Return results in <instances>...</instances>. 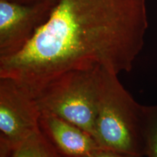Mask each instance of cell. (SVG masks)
<instances>
[{
    "label": "cell",
    "instance_id": "8",
    "mask_svg": "<svg viewBox=\"0 0 157 157\" xmlns=\"http://www.w3.org/2000/svg\"><path fill=\"white\" fill-rule=\"evenodd\" d=\"M145 157H157V105H146Z\"/></svg>",
    "mask_w": 157,
    "mask_h": 157
},
{
    "label": "cell",
    "instance_id": "4",
    "mask_svg": "<svg viewBox=\"0 0 157 157\" xmlns=\"http://www.w3.org/2000/svg\"><path fill=\"white\" fill-rule=\"evenodd\" d=\"M34 98L14 79L0 78V150L12 153L39 129Z\"/></svg>",
    "mask_w": 157,
    "mask_h": 157
},
{
    "label": "cell",
    "instance_id": "7",
    "mask_svg": "<svg viewBox=\"0 0 157 157\" xmlns=\"http://www.w3.org/2000/svg\"><path fill=\"white\" fill-rule=\"evenodd\" d=\"M10 157H63L40 130L37 129L11 153Z\"/></svg>",
    "mask_w": 157,
    "mask_h": 157
},
{
    "label": "cell",
    "instance_id": "3",
    "mask_svg": "<svg viewBox=\"0 0 157 157\" xmlns=\"http://www.w3.org/2000/svg\"><path fill=\"white\" fill-rule=\"evenodd\" d=\"M107 71L102 67L69 71L51 79L31 95L40 113L62 118L94 137Z\"/></svg>",
    "mask_w": 157,
    "mask_h": 157
},
{
    "label": "cell",
    "instance_id": "1",
    "mask_svg": "<svg viewBox=\"0 0 157 157\" xmlns=\"http://www.w3.org/2000/svg\"><path fill=\"white\" fill-rule=\"evenodd\" d=\"M148 27L146 0H58L24 48L0 59V78L32 94L71 70L129 72Z\"/></svg>",
    "mask_w": 157,
    "mask_h": 157
},
{
    "label": "cell",
    "instance_id": "6",
    "mask_svg": "<svg viewBox=\"0 0 157 157\" xmlns=\"http://www.w3.org/2000/svg\"><path fill=\"white\" fill-rule=\"evenodd\" d=\"M39 125L44 136L63 157H82L101 148L93 135L52 113H41Z\"/></svg>",
    "mask_w": 157,
    "mask_h": 157
},
{
    "label": "cell",
    "instance_id": "9",
    "mask_svg": "<svg viewBox=\"0 0 157 157\" xmlns=\"http://www.w3.org/2000/svg\"><path fill=\"white\" fill-rule=\"evenodd\" d=\"M82 157H144L140 156H135V155L124 154V153L115 151L110 150L103 148H100L93 151Z\"/></svg>",
    "mask_w": 157,
    "mask_h": 157
},
{
    "label": "cell",
    "instance_id": "5",
    "mask_svg": "<svg viewBox=\"0 0 157 157\" xmlns=\"http://www.w3.org/2000/svg\"><path fill=\"white\" fill-rule=\"evenodd\" d=\"M55 5L0 0V59L22 50L48 20Z\"/></svg>",
    "mask_w": 157,
    "mask_h": 157
},
{
    "label": "cell",
    "instance_id": "2",
    "mask_svg": "<svg viewBox=\"0 0 157 157\" xmlns=\"http://www.w3.org/2000/svg\"><path fill=\"white\" fill-rule=\"evenodd\" d=\"M117 76L105 74L94 137L101 148L145 157L146 105L135 101Z\"/></svg>",
    "mask_w": 157,
    "mask_h": 157
},
{
    "label": "cell",
    "instance_id": "10",
    "mask_svg": "<svg viewBox=\"0 0 157 157\" xmlns=\"http://www.w3.org/2000/svg\"><path fill=\"white\" fill-rule=\"evenodd\" d=\"M10 1L25 4V5H31V4H38V3H50L56 5L58 0H10Z\"/></svg>",
    "mask_w": 157,
    "mask_h": 157
}]
</instances>
